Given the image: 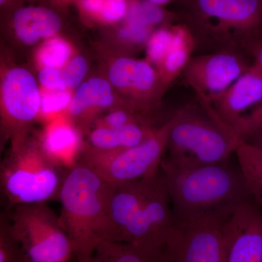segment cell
I'll return each instance as SVG.
<instances>
[{
    "label": "cell",
    "mask_w": 262,
    "mask_h": 262,
    "mask_svg": "<svg viewBox=\"0 0 262 262\" xmlns=\"http://www.w3.org/2000/svg\"><path fill=\"white\" fill-rule=\"evenodd\" d=\"M243 51L252 57L253 63L262 70V37L253 39L246 43Z\"/></svg>",
    "instance_id": "1f68e13d"
},
{
    "label": "cell",
    "mask_w": 262,
    "mask_h": 262,
    "mask_svg": "<svg viewBox=\"0 0 262 262\" xmlns=\"http://www.w3.org/2000/svg\"><path fill=\"white\" fill-rule=\"evenodd\" d=\"M175 35L171 48L161 65L157 69L164 87L170 84L182 75L196 48V40L192 31L185 24H174Z\"/></svg>",
    "instance_id": "d6986e66"
},
{
    "label": "cell",
    "mask_w": 262,
    "mask_h": 262,
    "mask_svg": "<svg viewBox=\"0 0 262 262\" xmlns=\"http://www.w3.org/2000/svg\"><path fill=\"white\" fill-rule=\"evenodd\" d=\"M41 87L46 91H60L67 89L63 72L59 69L42 67L38 75Z\"/></svg>",
    "instance_id": "f546056e"
},
{
    "label": "cell",
    "mask_w": 262,
    "mask_h": 262,
    "mask_svg": "<svg viewBox=\"0 0 262 262\" xmlns=\"http://www.w3.org/2000/svg\"><path fill=\"white\" fill-rule=\"evenodd\" d=\"M261 125L262 100L261 102L239 120L232 129V132L243 142H246Z\"/></svg>",
    "instance_id": "4316f807"
},
{
    "label": "cell",
    "mask_w": 262,
    "mask_h": 262,
    "mask_svg": "<svg viewBox=\"0 0 262 262\" xmlns=\"http://www.w3.org/2000/svg\"><path fill=\"white\" fill-rule=\"evenodd\" d=\"M241 52L220 50L191 58L182 75L203 107L223 94L251 67Z\"/></svg>",
    "instance_id": "8fae6325"
},
{
    "label": "cell",
    "mask_w": 262,
    "mask_h": 262,
    "mask_svg": "<svg viewBox=\"0 0 262 262\" xmlns=\"http://www.w3.org/2000/svg\"><path fill=\"white\" fill-rule=\"evenodd\" d=\"M72 48L63 38H49L39 48L37 53L38 63L42 67L63 68L72 58Z\"/></svg>",
    "instance_id": "7402d4cb"
},
{
    "label": "cell",
    "mask_w": 262,
    "mask_h": 262,
    "mask_svg": "<svg viewBox=\"0 0 262 262\" xmlns=\"http://www.w3.org/2000/svg\"><path fill=\"white\" fill-rule=\"evenodd\" d=\"M207 114V113H206ZM169 133L167 159L182 167L225 161L235 155L242 141L207 114L185 107L174 114Z\"/></svg>",
    "instance_id": "8992f818"
},
{
    "label": "cell",
    "mask_w": 262,
    "mask_h": 262,
    "mask_svg": "<svg viewBox=\"0 0 262 262\" xmlns=\"http://www.w3.org/2000/svg\"><path fill=\"white\" fill-rule=\"evenodd\" d=\"M231 158L209 165L182 167L164 157L160 170L177 222L237 207L251 199L244 172L237 160L233 163Z\"/></svg>",
    "instance_id": "7a4b0ae2"
},
{
    "label": "cell",
    "mask_w": 262,
    "mask_h": 262,
    "mask_svg": "<svg viewBox=\"0 0 262 262\" xmlns=\"http://www.w3.org/2000/svg\"><path fill=\"white\" fill-rule=\"evenodd\" d=\"M107 80L133 108L150 117L167 91L154 66L130 56L117 57L110 63Z\"/></svg>",
    "instance_id": "7c38bea8"
},
{
    "label": "cell",
    "mask_w": 262,
    "mask_h": 262,
    "mask_svg": "<svg viewBox=\"0 0 262 262\" xmlns=\"http://www.w3.org/2000/svg\"><path fill=\"white\" fill-rule=\"evenodd\" d=\"M237 207L178 222L165 246L167 262H226L229 221Z\"/></svg>",
    "instance_id": "9c48e42d"
},
{
    "label": "cell",
    "mask_w": 262,
    "mask_h": 262,
    "mask_svg": "<svg viewBox=\"0 0 262 262\" xmlns=\"http://www.w3.org/2000/svg\"><path fill=\"white\" fill-rule=\"evenodd\" d=\"M0 262H29L12 230L6 212L0 215Z\"/></svg>",
    "instance_id": "cb8c5ba5"
},
{
    "label": "cell",
    "mask_w": 262,
    "mask_h": 262,
    "mask_svg": "<svg viewBox=\"0 0 262 262\" xmlns=\"http://www.w3.org/2000/svg\"><path fill=\"white\" fill-rule=\"evenodd\" d=\"M5 212L29 262H69L75 255L59 215L47 203L19 205Z\"/></svg>",
    "instance_id": "52a82bcc"
},
{
    "label": "cell",
    "mask_w": 262,
    "mask_h": 262,
    "mask_svg": "<svg viewBox=\"0 0 262 262\" xmlns=\"http://www.w3.org/2000/svg\"><path fill=\"white\" fill-rule=\"evenodd\" d=\"M78 262H167L165 248L103 241L92 256Z\"/></svg>",
    "instance_id": "ffe728a7"
},
{
    "label": "cell",
    "mask_w": 262,
    "mask_h": 262,
    "mask_svg": "<svg viewBox=\"0 0 262 262\" xmlns=\"http://www.w3.org/2000/svg\"><path fill=\"white\" fill-rule=\"evenodd\" d=\"M179 21L198 40L220 50L243 51L262 37V0H180Z\"/></svg>",
    "instance_id": "277c9868"
},
{
    "label": "cell",
    "mask_w": 262,
    "mask_h": 262,
    "mask_svg": "<svg viewBox=\"0 0 262 262\" xmlns=\"http://www.w3.org/2000/svg\"><path fill=\"white\" fill-rule=\"evenodd\" d=\"M226 262H262V209L252 199L237 206L229 221Z\"/></svg>",
    "instance_id": "5bb4252c"
},
{
    "label": "cell",
    "mask_w": 262,
    "mask_h": 262,
    "mask_svg": "<svg viewBox=\"0 0 262 262\" xmlns=\"http://www.w3.org/2000/svg\"><path fill=\"white\" fill-rule=\"evenodd\" d=\"M70 90L41 93L40 115L46 122L67 113L72 98Z\"/></svg>",
    "instance_id": "d4e9b609"
},
{
    "label": "cell",
    "mask_w": 262,
    "mask_h": 262,
    "mask_svg": "<svg viewBox=\"0 0 262 262\" xmlns=\"http://www.w3.org/2000/svg\"><path fill=\"white\" fill-rule=\"evenodd\" d=\"M173 121L174 115L149 139L127 149L96 151L84 148L80 161L115 185L153 177L160 171Z\"/></svg>",
    "instance_id": "ba28073f"
},
{
    "label": "cell",
    "mask_w": 262,
    "mask_h": 262,
    "mask_svg": "<svg viewBox=\"0 0 262 262\" xmlns=\"http://www.w3.org/2000/svg\"><path fill=\"white\" fill-rule=\"evenodd\" d=\"M66 172L48 158L38 139L28 138L18 149H10L0 167L2 194L8 210L58 200Z\"/></svg>",
    "instance_id": "5b68a950"
},
{
    "label": "cell",
    "mask_w": 262,
    "mask_h": 262,
    "mask_svg": "<svg viewBox=\"0 0 262 262\" xmlns=\"http://www.w3.org/2000/svg\"><path fill=\"white\" fill-rule=\"evenodd\" d=\"M40 107L41 92L34 75L23 67L5 71L1 80V127L10 149H18L28 139Z\"/></svg>",
    "instance_id": "30bf717a"
},
{
    "label": "cell",
    "mask_w": 262,
    "mask_h": 262,
    "mask_svg": "<svg viewBox=\"0 0 262 262\" xmlns=\"http://www.w3.org/2000/svg\"><path fill=\"white\" fill-rule=\"evenodd\" d=\"M235 155L247 181L251 199L262 209V149L244 142Z\"/></svg>",
    "instance_id": "44dd1931"
},
{
    "label": "cell",
    "mask_w": 262,
    "mask_h": 262,
    "mask_svg": "<svg viewBox=\"0 0 262 262\" xmlns=\"http://www.w3.org/2000/svg\"><path fill=\"white\" fill-rule=\"evenodd\" d=\"M151 4L157 5V6L162 7L163 5H168L175 0H146Z\"/></svg>",
    "instance_id": "836d02e7"
},
{
    "label": "cell",
    "mask_w": 262,
    "mask_h": 262,
    "mask_svg": "<svg viewBox=\"0 0 262 262\" xmlns=\"http://www.w3.org/2000/svg\"><path fill=\"white\" fill-rule=\"evenodd\" d=\"M156 129L150 123L131 124L119 128L91 127L86 133L84 148L96 151L127 149L144 142Z\"/></svg>",
    "instance_id": "ac0fdd59"
},
{
    "label": "cell",
    "mask_w": 262,
    "mask_h": 262,
    "mask_svg": "<svg viewBox=\"0 0 262 262\" xmlns=\"http://www.w3.org/2000/svg\"><path fill=\"white\" fill-rule=\"evenodd\" d=\"M105 0H77L84 15L98 20Z\"/></svg>",
    "instance_id": "4dcf8cb0"
},
{
    "label": "cell",
    "mask_w": 262,
    "mask_h": 262,
    "mask_svg": "<svg viewBox=\"0 0 262 262\" xmlns=\"http://www.w3.org/2000/svg\"><path fill=\"white\" fill-rule=\"evenodd\" d=\"M53 3L57 5H61V6H66V5L70 4L74 0H51Z\"/></svg>",
    "instance_id": "d590c367"
},
{
    "label": "cell",
    "mask_w": 262,
    "mask_h": 262,
    "mask_svg": "<svg viewBox=\"0 0 262 262\" xmlns=\"http://www.w3.org/2000/svg\"><path fill=\"white\" fill-rule=\"evenodd\" d=\"M82 134L64 113L46 122L38 141L48 158L67 170L80 161L84 146Z\"/></svg>",
    "instance_id": "2e32d148"
},
{
    "label": "cell",
    "mask_w": 262,
    "mask_h": 262,
    "mask_svg": "<svg viewBox=\"0 0 262 262\" xmlns=\"http://www.w3.org/2000/svg\"><path fill=\"white\" fill-rule=\"evenodd\" d=\"M174 35V24H168L155 29L150 36L145 46L146 59L155 68L161 65L168 54L173 44Z\"/></svg>",
    "instance_id": "603a6c76"
},
{
    "label": "cell",
    "mask_w": 262,
    "mask_h": 262,
    "mask_svg": "<svg viewBox=\"0 0 262 262\" xmlns=\"http://www.w3.org/2000/svg\"><path fill=\"white\" fill-rule=\"evenodd\" d=\"M113 88L107 78L93 77L75 90L66 113L82 133H87L103 111L122 106L135 110L125 99H119Z\"/></svg>",
    "instance_id": "9a60e30c"
},
{
    "label": "cell",
    "mask_w": 262,
    "mask_h": 262,
    "mask_svg": "<svg viewBox=\"0 0 262 262\" xmlns=\"http://www.w3.org/2000/svg\"><path fill=\"white\" fill-rule=\"evenodd\" d=\"M18 0H0V5L2 8H9L10 6L14 4Z\"/></svg>",
    "instance_id": "e575fe53"
},
{
    "label": "cell",
    "mask_w": 262,
    "mask_h": 262,
    "mask_svg": "<svg viewBox=\"0 0 262 262\" xmlns=\"http://www.w3.org/2000/svg\"><path fill=\"white\" fill-rule=\"evenodd\" d=\"M88 70L89 64L84 56L72 58L62 70L67 89L70 91L77 89L84 82Z\"/></svg>",
    "instance_id": "83f0119b"
},
{
    "label": "cell",
    "mask_w": 262,
    "mask_h": 262,
    "mask_svg": "<svg viewBox=\"0 0 262 262\" xmlns=\"http://www.w3.org/2000/svg\"><path fill=\"white\" fill-rule=\"evenodd\" d=\"M246 143L262 149V125Z\"/></svg>",
    "instance_id": "d6a6232c"
},
{
    "label": "cell",
    "mask_w": 262,
    "mask_h": 262,
    "mask_svg": "<svg viewBox=\"0 0 262 262\" xmlns=\"http://www.w3.org/2000/svg\"><path fill=\"white\" fill-rule=\"evenodd\" d=\"M155 30L151 27L125 18L117 29V35L124 46L129 48H139L146 46L148 39Z\"/></svg>",
    "instance_id": "484cf974"
},
{
    "label": "cell",
    "mask_w": 262,
    "mask_h": 262,
    "mask_svg": "<svg viewBox=\"0 0 262 262\" xmlns=\"http://www.w3.org/2000/svg\"><path fill=\"white\" fill-rule=\"evenodd\" d=\"M131 0H105L98 21L115 24L125 20Z\"/></svg>",
    "instance_id": "f1b7e54d"
},
{
    "label": "cell",
    "mask_w": 262,
    "mask_h": 262,
    "mask_svg": "<svg viewBox=\"0 0 262 262\" xmlns=\"http://www.w3.org/2000/svg\"><path fill=\"white\" fill-rule=\"evenodd\" d=\"M11 27L15 37L26 46H34L42 39L56 36L62 27V19L48 7H19L12 13Z\"/></svg>",
    "instance_id": "e0dca14e"
},
{
    "label": "cell",
    "mask_w": 262,
    "mask_h": 262,
    "mask_svg": "<svg viewBox=\"0 0 262 262\" xmlns=\"http://www.w3.org/2000/svg\"><path fill=\"white\" fill-rule=\"evenodd\" d=\"M113 185L107 241L165 248L178 222L160 169L153 177Z\"/></svg>",
    "instance_id": "6da1fadb"
},
{
    "label": "cell",
    "mask_w": 262,
    "mask_h": 262,
    "mask_svg": "<svg viewBox=\"0 0 262 262\" xmlns=\"http://www.w3.org/2000/svg\"><path fill=\"white\" fill-rule=\"evenodd\" d=\"M113 186L81 161L66 172L58 198L59 217L77 260L92 256L101 241H108Z\"/></svg>",
    "instance_id": "3957f363"
},
{
    "label": "cell",
    "mask_w": 262,
    "mask_h": 262,
    "mask_svg": "<svg viewBox=\"0 0 262 262\" xmlns=\"http://www.w3.org/2000/svg\"><path fill=\"white\" fill-rule=\"evenodd\" d=\"M261 100L262 70L252 63L228 89L203 108L219 124L232 131Z\"/></svg>",
    "instance_id": "4fadbf2b"
}]
</instances>
